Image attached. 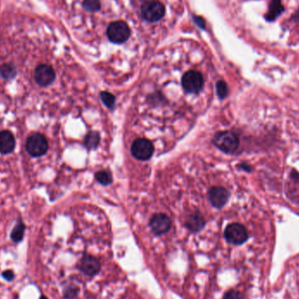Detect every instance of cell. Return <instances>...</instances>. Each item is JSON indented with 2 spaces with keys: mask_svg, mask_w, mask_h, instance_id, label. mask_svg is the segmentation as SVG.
Here are the masks:
<instances>
[{
  "mask_svg": "<svg viewBox=\"0 0 299 299\" xmlns=\"http://www.w3.org/2000/svg\"><path fill=\"white\" fill-rule=\"evenodd\" d=\"M26 151L31 157H42L48 151V141L44 135L34 133L26 141Z\"/></svg>",
  "mask_w": 299,
  "mask_h": 299,
  "instance_id": "cell-1",
  "label": "cell"
},
{
  "mask_svg": "<svg viewBox=\"0 0 299 299\" xmlns=\"http://www.w3.org/2000/svg\"><path fill=\"white\" fill-rule=\"evenodd\" d=\"M185 91L190 94H198L204 87V77L195 70L187 71L181 80Z\"/></svg>",
  "mask_w": 299,
  "mask_h": 299,
  "instance_id": "cell-2",
  "label": "cell"
},
{
  "mask_svg": "<svg viewBox=\"0 0 299 299\" xmlns=\"http://www.w3.org/2000/svg\"><path fill=\"white\" fill-rule=\"evenodd\" d=\"M165 12V6L158 0H147L141 6V14L147 21H158L163 18Z\"/></svg>",
  "mask_w": 299,
  "mask_h": 299,
  "instance_id": "cell-3",
  "label": "cell"
},
{
  "mask_svg": "<svg viewBox=\"0 0 299 299\" xmlns=\"http://www.w3.org/2000/svg\"><path fill=\"white\" fill-rule=\"evenodd\" d=\"M214 144L224 153H233L238 148L239 138L234 132H220L215 135Z\"/></svg>",
  "mask_w": 299,
  "mask_h": 299,
  "instance_id": "cell-4",
  "label": "cell"
},
{
  "mask_svg": "<svg viewBox=\"0 0 299 299\" xmlns=\"http://www.w3.org/2000/svg\"><path fill=\"white\" fill-rule=\"evenodd\" d=\"M107 35L111 42L122 44L128 40L131 35V29L126 22L121 20L112 22L108 27Z\"/></svg>",
  "mask_w": 299,
  "mask_h": 299,
  "instance_id": "cell-5",
  "label": "cell"
},
{
  "mask_svg": "<svg viewBox=\"0 0 299 299\" xmlns=\"http://www.w3.org/2000/svg\"><path fill=\"white\" fill-rule=\"evenodd\" d=\"M224 236L228 242L234 245L243 244L248 238L247 229L240 223H232L227 227Z\"/></svg>",
  "mask_w": 299,
  "mask_h": 299,
  "instance_id": "cell-6",
  "label": "cell"
},
{
  "mask_svg": "<svg viewBox=\"0 0 299 299\" xmlns=\"http://www.w3.org/2000/svg\"><path fill=\"white\" fill-rule=\"evenodd\" d=\"M131 151L132 155L134 156L136 159L139 160H147L153 157L154 153V145L148 139L138 138L132 144Z\"/></svg>",
  "mask_w": 299,
  "mask_h": 299,
  "instance_id": "cell-7",
  "label": "cell"
},
{
  "mask_svg": "<svg viewBox=\"0 0 299 299\" xmlns=\"http://www.w3.org/2000/svg\"><path fill=\"white\" fill-rule=\"evenodd\" d=\"M55 70L50 65L40 64L34 70V81L40 87H47L55 82Z\"/></svg>",
  "mask_w": 299,
  "mask_h": 299,
  "instance_id": "cell-8",
  "label": "cell"
},
{
  "mask_svg": "<svg viewBox=\"0 0 299 299\" xmlns=\"http://www.w3.org/2000/svg\"><path fill=\"white\" fill-rule=\"evenodd\" d=\"M78 269L85 275L94 277L97 275L101 270V263L97 258L92 257L90 255H86L80 260Z\"/></svg>",
  "mask_w": 299,
  "mask_h": 299,
  "instance_id": "cell-9",
  "label": "cell"
},
{
  "mask_svg": "<svg viewBox=\"0 0 299 299\" xmlns=\"http://www.w3.org/2000/svg\"><path fill=\"white\" fill-rule=\"evenodd\" d=\"M171 219L165 214H155L150 220V227L157 235L167 233L171 229Z\"/></svg>",
  "mask_w": 299,
  "mask_h": 299,
  "instance_id": "cell-10",
  "label": "cell"
},
{
  "mask_svg": "<svg viewBox=\"0 0 299 299\" xmlns=\"http://www.w3.org/2000/svg\"><path fill=\"white\" fill-rule=\"evenodd\" d=\"M229 191L221 186H214L208 192L211 204L217 208H222L223 206H225L229 201Z\"/></svg>",
  "mask_w": 299,
  "mask_h": 299,
  "instance_id": "cell-11",
  "label": "cell"
},
{
  "mask_svg": "<svg viewBox=\"0 0 299 299\" xmlns=\"http://www.w3.org/2000/svg\"><path fill=\"white\" fill-rule=\"evenodd\" d=\"M16 140L14 135L9 131L0 132V153L7 155L15 150Z\"/></svg>",
  "mask_w": 299,
  "mask_h": 299,
  "instance_id": "cell-12",
  "label": "cell"
},
{
  "mask_svg": "<svg viewBox=\"0 0 299 299\" xmlns=\"http://www.w3.org/2000/svg\"><path fill=\"white\" fill-rule=\"evenodd\" d=\"M284 11L285 7L283 5L282 0H271L268 12L264 15V18L267 22H274L284 13Z\"/></svg>",
  "mask_w": 299,
  "mask_h": 299,
  "instance_id": "cell-13",
  "label": "cell"
},
{
  "mask_svg": "<svg viewBox=\"0 0 299 299\" xmlns=\"http://www.w3.org/2000/svg\"><path fill=\"white\" fill-rule=\"evenodd\" d=\"M205 224H206V221H205L204 218L200 213H193V214H190L188 218L186 219V223H185L186 228L193 233L201 231L204 228Z\"/></svg>",
  "mask_w": 299,
  "mask_h": 299,
  "instance_id": "cell-14",
  "label": "cell"
},
{
  "mask_svg": "<svg viewBox=\"0 0 299 299\" xmlns=\"http://www.w3.org/2000/svg\"><path fill=\"white\" fill-rule=\"evenodd\" d=\"M17 68L12 63H5L0 66V77L5 81H12L17 77Z\"/></svg>",
  "mask_w": 299,
  "mask_h": 299,
  "instance_id": "cell-15",
  "label": "cell"
},
{
  "mask_svg": "<svg viewBox=\"0 0 299 299\" xmlns=\"http://www.w3.org/2000/svg\"><path fill=\"white\" fill-rule=\"evenodd\" d=\"M24 231H26V225L22 220H18L11 232V239L16 243L20 242L24 238Z\"/></svg>",
  "mask_w": 299,
  "mask_h": 299,
  "instance_id": "cell-16",
  "label": "cell"
},
{
  "mask_svg": "<svg viewBox=\"0 0 299 299\" xmlns=\"http://www.w3.org/2000/svg\"><path fill=\"white\" fill-rule=\"evenodd\" d=\"M83 8L89 12H97L101 8L100 0H84Z\"/></svg>",
  "mask_w": 299,
  "mask_h": 299,
  "instance_id": "cell-17",
  "label": "cell"
},
{
  "mask_svg": "<svg viewBox=\"0 0 299 299\" xmlns=\"http://www.w3.org/2000/svg\"><path fill=\"white\" fill-rule=\"evenodd\" d=\"M95 179L97 180L99 183H101L104 186L109 185L112 182V176L109 171H101L95 174Z\"/></svg>",
  "mask_w": 299,
  "mask_h": 299,
  "instance_id": "cell-18",
  "label": "cell"
},
{
  "mask_svg": "<svg viewBox=\"0 0 299 299\" xmlns=\"http://www.w3.org/2000/svg\"><path fill=\"white\" fill-rule=\"evenodd\" d=\"M216 90L220 99H224L229 94V88L224 81H219L216 83Z\"/></svg>",
  "mask_w": 299,
  "mask_h": 299,
  "instance_id": "cell-19",
  "label": "cell"
},
{
  "mask_svg": "<svg viewBox=\"0 0 299 299\" xmlns=\"http://www.w3.org/2000/svg\"><path fill=\"white\" fill-rule=\"evenodd\" d=\"M102 99L108 108H113L115 104V97L108 92H103L101 94Z\"/></svg>",
  "mask_w": 299,
  "mask_h": 299,
  "instance_id": "cell-20",
  "label": "cell"
},
{
  "mask_svg": "<svg viewBox=\"0 0 299 299\" xmlns=\"http://www.w3.org/2000/svg\"><path fill=\"white\" fill-rule=\"evenodd\" d=\"M98 142H99V137H98L97 134H95V133H92V134H89L87 138H86V144H87V146L91 147H95L96 144H98Z\"/></svg>",
  "mask_w": 299,
  "mask_h": 299,
  "instance_id": "cell-21",
  "label": "cell"
},
{
  "mask_svg": "<svg viewBox=\"0 0 299 299\" xmlns=\"http://www.w3.org/2000/svg\"><path fill=\"white\" fill-rule=\"evenodd\" d=\"M77 293H78V289L74 286H70L65 290V298L73 299L77 296Z\"/></svg>",
  "mask_w": 299,
  "mask_h": 299,
  "instance_id": "cell-22",
  "label": "cell"
},
{
  "mask_svg": "<svg viewBox=\"0 0 299 299\" xmlns=\"http://www.w3.org/2000/svg\"><path fill=\"white\" fill-rule=\"evenodd\" d=\"M223 299H243V296L239 291L231 290L224 295Z\"/></svg>",
  "mask_w": 299,
  "mask_h": 299,
  "instance_id": "cell-23",
  "label": "cell"
},
{
  "mask_svg": "<svg viewBox=\"0 0 299 299\" xmlns=\"http://www.w3.org/2000/svg\"><path fill=\"white\" fill-rule=\"evenodd\" d=\"M2 277L7 281H12L14 278V273L12 270H6L2 273Z\"/></svg>",
  "mask_w": 299,
  "mask_h": 299,
  "instance_id": "cell-24",
  "label": "cell"
},
{
  "mask_svg": "<svg viewBox=\"0 0 299 299\" xmlns=\"http://www.w3.org/2000/svg\"><path fill=\"white\" fill-rule=\"evenodd\" d=\"M194 21L196 22V24L200 26L201 28H205V21L202 19L201 17H194Z\"/></svg>",
  "mask_w": 299,
  "mask_h": 299,
  "instance_id": "cell-25",
  "label": "cell"
},
{
  "mask_svg": "<svg viewBox=\"0 0 299 299\" xmlns=\"http://www.w3.org/2000/svg\"><path fill=\"white\" fill-rule=\"evenodd\" d=\"M293 19L294 20H296V21L299 22V8L297 9V11H296V14L294 15Z\"/></svg>",
  "mask_w": 299,
  "mask_h": 299,
  "instance_id": "cell-26",
  "label": "cell"
},
{
  "mask_svg": "<svg viewBox=\"0 0 299 299\" xmlns=\"http://www.w3.org/2000/svg\"><path fill=\"white\" fill-rule=\"evenodd\" d=\"M40 299H47V297H46V296H40Z\"/></svg>",
  "mask_w": 299,
  "mask_h": 299,
  "instance_id": "cell-27",
  "label": "cell"
}]
</instances>
